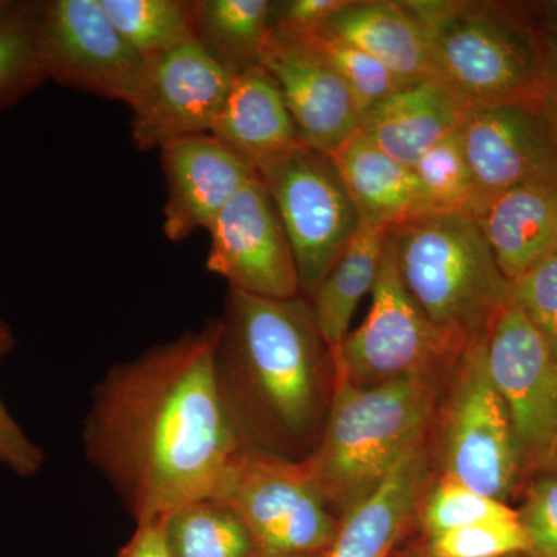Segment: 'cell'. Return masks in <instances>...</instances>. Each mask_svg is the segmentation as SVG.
<instances>
[{
	"instance_id": "6da1fadb",
	"label": "cell",
	"mask_w": 557,
	"mask_h": 557,
	"mask_svg": "<svg viewBox=\"0 0 557 557\" xmlns=\"http://www.w3.org/2000/svg\"><path fill=\"white\" fill-rule=\"evenodd\" d=\"M219 319L98 384L84 426L91 463L138 522L200 500L226 502L249 446L223 397Z\"/></svg>"
},
{
	"instance_id": "7a4b0ae2",
	"label": "cell",
	"mask_w": 557,
	"mask_h": 557,
	"mask_svg": "<svg viewBox=\"0 0 557 557\" xmlns=\"http://www.w3.org/2000/svg\"><path fill=\"white\" fill-rule=\"evenodd\" d=\"M219 321L220 386L249 448L293 460L313 450L333 362L309 300L230 289Z\"/></svg>"
},
{
	"instance_id": "3957f363",
	"label": "cell",
	"mask_w": 557,
	"mask_h": 557,
	"mask_svg": "<svg viewBox=\"0 0 557 557\" xmlns=\"http://www.w3.org/2000/svg\"><path fill=\"white\" fill-rule=\"evenodd\" d=\"M442 373L357 387L333 376L332 398L314 449L304 458L330 508L346 515L426 440Z\"/></svg>"
},
{
	"instance_id": "277c9868",
	"label": "cell",
	"mask_w": 557,
	"mask_h": 557,
	"mask_svg": "<svg viewBox=\"0 0 557 557\" xmlns=\"http://www.w3.org/2000/svg\"><path fill=\"white\" fill-rule=\"evenodd\" d=\"M435 79L467 110L549 95L547 47L527 2H412Z\"/></svg>"
},
{
	"instance_id": "5b68a950",
	"label": "cell",
	"mask_w": 557,
	"mask_h": 557,
	"mask_svg": "<svg viewBox=\"0 0 557 557\" xmlns=\"http://www.w3.org/2000/svg\"><path fill=\"white\" fill-rule=\"evenodd\" d=\"M403 284L428 321L460 350L487 335L511 300L478 219L429 212L391 230Z\"/></svg>"
},
{
	"instance_id": "8992f818",
	"label": "cell",
	"mask_w": 557,
	"mask_h": 557,
	"mask_svg": "<svg viewBox=\"0 0 557 557\" xmlns=\"http://www.w3.org/2000/svg\"><path fill=\"white\" fill-rule=\"evenodd\" d=\"M463 351L440 333L410 298L388 231L372 307L333 355V376L370 387L403 376L445 373L454 369Z\"/></svg>"
},
{
	"instance_id": "52a82bcc",
	"label": "cell",
	"mask_w": 557,
	"mask_h": 557,
	"mask_svg": "<svg viewBox=\"0 0 557 557\" xmlns=\"http://www.w3.org/2000/svg\"><path fill=\"white\" fill-rule=\"evenodd\" d=\"M258 177L269 189L287 233L300 295L309 300L350 242L361 220L332 157L300 145L265 164Z\"/></svg>"
},
{
	"instance_id": "ba28073f",
	"label": "cell",
	"mask_w": 557,
	"mask_h": 557,
	"mask_svg": "<svg viewBox=\"0 0 557 557\" xmlns=\"http://www.w3.org/2000/svg\"><path fill=\"white\" fill-rule=\"evenodd\" d=\"M485 338L471 344L453 369L443 418V475L508 504L522 479L511 418L487 372Z\"/></svg>"
},
{
	"instance_id": "9c48e42d",
	"label": "cell",
	"mask_w": 557,
	"mask_h": 557,
	"mask_svg": "<svg viewBox=\"0 0 557 557\" xmlns=\"http://www.w3.org/2000/svg\"><path fill=\"white\" fill-rule=\"evenodd\" d=\"M485 357L511 418L523 487L556 460L557 362L547 341L511 300L487 330Z\"/></svg>"
},
{
	"instance_id": "30bf717a",
	"label": "cell",
	"mask_w": 557,
	"mask_h": 557,
	"mask_svg": "<svg viewBox=\"0 0 557 557\" xmlns=\"http://www.w3.org/2000/svg\"><path fill=\"white\" fill-rule=\"evenodd\" d=\"M226 504L260 555H321L339 527L304 461L267 450L248 449Z\"/></svg>"
},
{
	"instance_id": "8fae6325",
	"label": "cell",
	"mask_w": 557,
	"mask_h": 557,
	"mask_svg": "<svg viewBox=\"0 0 557 557\" xmlns=\"http://www.w3.org/2000/svg\"><path fill=\"white\" fill-rule=\"evenodd\" d=\"M39 50L47 79L127 106L146 67L101 0H42Z\"/></svg>"
},
{
	"instance_id": "7c38bea8",
	"label": "cell",
	"mask_w": 557,
	"mask_h": 557,
	"mask_svg": "<svg viewBox=\"0 0 557 557\" xmlns=\"http://www.w3.org/2000/svg\"><path fill=\"white\" fill-rule=\"evenodd\" d=\"M458 135L474 185V215L516 186L557 180V121L549 95L468 110Z\"/></svg>"
},
{
	"instance_id": "4fadbf2b",
	"label": "cell",
	"mask_w": 557,
	"mask_h": 557,
	"mask_svg": "<svg viewBox=\"0 0 557 557\" xmlns=\"http://www.w3.org/2000/svg\"><path fill=\"white\" fill-rule=\"evenodd\" d=\"M234 76L196 40L146 60L132 110V141L139 152L175 139L211 134Z\"/></svg>"
},
{
	"instance_id": "5bb4252c",
	"label": "cell",
	"mask_w": 557,
	"mask_h": 557,
	"mask_svg": "<svg viewBox=\"0 0 557 557\" xmlns=\"http://www.w3.org/2000/svg\"><path fill=\"white\" fill-rule=\"evenodd\" d=\"M208 233L207 269L225 278L230 289L265 299L302 296L287 233L262 180L248 182Z\"/></svg>"
},
{
	"instance_id": "9a60e30c",
	"label": "cell",
	"mask_w": 557,
	"mask_h": 557,
	"mask_svg": "<svg viewBox=\"0 0 557 557\" xmlns=\"http://www.w3.org/2000/svg\"><path fill=\"white\" fill-rule=\"evenodd\" d=\"M260 65L276 81L300 138L332 156L361 126V115L339 73L299 33L271 28Z\"/></svg>"
},
{
	"instance_id": "2e32d148",
	"label": "cell",
	"mask_w": 557,
	"mask_h": 557,
	"mask_svg": "<svg viewBox=\"0 0 557 557\" xmlns=\"http://www.w3.org/2000/svg\"><path fill=\"white\" fill-rule=\"evenodd\" d=\"M160 160L168 186L163 233L174 244L208 231L228 201L258 177L211 134L168 143Z\"/></svg>"
},
{
	"instance_id": "e0dca14e",
	"label": "cell",
	"mask_w": 557,
	"mask_h": 557,
	"mask_svg": "<svg viewBox=\"0 0 557 557\" xmlns=\"http://www.w3.org/2000/svg\"><path fill=\"white\" fill-rule=\"evenodd\" d=\"M319 27L375 58L403 86L435 79L431 36L412 2L350 0Z\"/></svg>"
},
{
	"instance_id": "ac0fdd59",
	"label": "cell",
	"mask_w": 557,
	"mask_h": 557,
	"mask_svg": "<svg viewBox=\"0 0 557 557\" xmlns=\"http://www.w3.org/2000/svg\"><path fill=\"white\" fill-rule=\"evenodd\" d=\"M211 135L256 174L288 150L306 145L276 81L263 65L234 78Z\"/></svg>"
},
{
	"instance_id": "d6986e66",
	"label": "cell",
	"mask_w": 557,
	"mask_h": 557,
	"mask_svg": "<svg viewBox=\"0 0 557 557\" xmlns=\"http://www.w3.org/2000/svg\"><path fill=\"white\" fill-rule=\"evenodd\" d=\"M426 440L394 468L357 507L341 516L338 531L321 557H391L426 491Z\"/></svg>"
},
{
	"instance_id": "ffe728a7",
	"label": "cell",
	"mask_w": 557,
	"mask_h": 557,
	"mask_svg": "<svg viewBox=\"0 0 557 557\" xmlns=\"http://www.w3.org/2000/svg\"><path fill=\"white\" fill-rule=\"evenodd\" d=\"M467 112L438 79L421 81L366 113L359 134L412 170L428 150L460 129Z\"/></svg>"
},
{
	"instance_id": "44dd1931",
	"label": "cell",
	"mask_w": 557,
	"mask_h": 557,
	"mask_svg": "<svg viewBox=\"0 0 557 557\" xmlns=\"http://www.w3.org/2000/svg\"><path fill=\"white\" fill-rule=\"evenodd\" d=\"M474 218L498 269L512 284L557 248V180L516 186Z\"/></svg>"
},
{
	"instance_id": "7402d4cb",
	"label": "cell",
	"mask_w": 557,
	"mask_h": 557,
	"mask_svg": "<svg viewBox=\"0 0 557 557\" xmlns=\"http://www.w3.org/2000/svg\"><path fill=\"white\" fill-rule=\"evenodd\" d=\"M330 157L361 225L391 231L432 212L416 172L381 152L359 132Z\"/></svg>"
},
{
	"instance_id": "603a6c76",
	"label": "cell",
	"mask_w": 557,
	"mask_h": 557,
	"mask_svg": "<svg viewBox=\"0 0 557 557\" xmlns=\"http://www.w3.org/2000/svg\"><path fill=\"white\" fill-rule=\"evenodd\" d=\"M194 40L236 78L260 65L273 28L271 0H188Z\"/></svg>"
},
{
	"instance_id": "cb8c5ba5",
	"label": "cell",
	"mask_w": 557,
	"mask_h": 557,
	"mask_svg": "<svg viewBox=\"0 0 557 557\" xmlns=\"http://www.w3.org/2000/svg\"><path fill=\"white\" fill-rule=\"evenodd\" d=\"M387 233L368 225L359 226L357 236L309 299L332 357L346 339L359 302L375 288Z\"/></svg>"
},
{
	"instance_id": "d4e9b609",
	"label": "cell",
	"mask_w": 557,
	"mask_h": 557,
	"mask_svg": "<svg viewBox=\"0 0 557 557\" xmlns=\"http://www.w3.org/2000/svg\"><path fill=\"white\" fill-rule=\"evenodd\" d=\"M42 0H0V110L47 83L39 50Z\"/></svg>"
},
{
	"instance_id": "484cf974",
	"label": "cell",
	"mask_w": 557,
	"mask_h": 557,
	"mask_svg": "<svg viewBox=\"0 0 557 557\" xmlns=\"http://www.w3.org/2000/svg\"><path fill=\"white\" fill-rule=\"evenodd\" d=\"M172 557H251L255 544L244 520L222 500H200L166 518Z\"/></svg>"
},
{
	"instance_id": "4316f807",
	"label": "cell",
	"mask_w": 557,
	"mask_h": 557,
	"mask_svg": "<svg viewBox=\"0 0 557 557\" xmlns=\"http://www.w3.org/2000/svg\"><path fill=\"white\" fill-rule=\"evenodd\" d=\"M101 5L145 60L194 40L188 0H101Z\"/></svg>"
},
{
	"instance_id": "83f0119b",
	"label": "cell",
	"mask_w": 557,
	"mask_h": 557,
	"mask_svg": "<svg viewBox=\"0 0 557 557\" xmlns=\"http://www.w3.org/2000/svg\"><path fill=\"white\" fill-rule=\"evenodd\" d=\"M426 491L417 512L428 537L478 523L519 518L518 509L505 502L483 496L446 475Z\"/></svg>"
},
{
	"instance_id": "f1b7e54d",
	"label": "cell",
	"mask_w": 557,
	"mask_h": 557,
	"mask_svg": "<svg viewBox=\"0 0 557 557\" xmlns=\"http://www.w3.org/2000/svg\"><path fill=\"white\" fill-rule=\"evenodd\" d=\"M299 33L333 65L354 95L359 115H366L373 108L401 89V83L380 61L357 49L346 40L336 38L324 28L317 27Z\"/></svg>"
},
{
	"instance_id": "f546056e",
	"label": "cell",
	"mask_w": 557,
	"mask_h": 557,
	"mask_svg": "<svg viewBox=\"0 0 557 557\" xmlns=\"http://www.w3.org/2000/svg\"><path fill=\"white\" fill-rule=\"evenodd\" d=\"M412 171L432 212L474 215V185L458 132L428 150Z\"/></svg>"
},
{
	"instance_id": "4dcf8cb0",
	"label": "cell",
	"mask_w": 557,
	"mask_h": 557,
	"mask_svg": "<svg viewBox=\"0 0 557 557\" xmlns=\"http://www.w3.org/2000/svg\"><path fill=\"white\" fill-rule=\"evenodd\" d=\"M530 549L519 518L478 523L429 536L424 552L431 557H519Z\"/></svg>"
},
{
	"instance_id": "1f68e13d",
	"label": "cell",
	"mask_w": 557,
	"mask_h": 557,
	"mask_svg": "<svg viewBox=\"0 0 557 557\" xmlns=\"http://www.w3.org/2000/svg\"><path fill=\"white\" fill-rule=\"evenodd\" d=\"M511 302L544 336L557 362V248L512 282Z\"/></svg>"
},
{
	"instance_id": "d6a6232c",
	"label": "cell",
	"mask_w": 557,
	"mask_h": 557,
	"mask_svg": "<svg viewBox=\"0 0 557 557\" xmlns=\"http://www.w3.org/2000/svg\"><path fill=\"white\" fill-rule=\"evenodd\" d=\"M522 490V507L518 515L530 549L519 557H557V474L536 475Z\"/></svg>"
},
{
	"instance_id": "836d02e7",
	"label": "cell",
	"mask_w": 557,
	"mask_h": 557,
	"mask_svg": "<svg viewBox=\"0 0 557 557\" xmlns=\"http://www.w3.org/2000/svg\"><path fill=\"white\" fill-rule=\"evenodd\" d=\"M14 347L13 339H0V361ZM44 450L28 438L0 398V465L20 478H33L42 468Z\"/></svg>"
},
{
	"instance_id": "e575fe53",
	"label": "cell",
	"mask_w": 557,
	"mask_h": 557,
	"mask_svg": "<svg viewBox=\"0 0 557 557\" xmlns=\"http://www.w3.org/2000/svg\"><path fill=\"white\" fill-rule=\"evenodd\" d=\"M350 0H285L274 2L273 28L302 32L325 24Z\"/></svg>"
},
{
	"instance_id": "d590c367",
	"label": "cell",
	"mask_w": 557,
	"mask_h": 557,
	"mask_svg": "<svg viewBox=\"0 0 557 557\" xmlns=\"http://www.w3.org/2000/svg\"><path fill=\"white\" fill-rule=\"evenodd\" d=\"M527 7L547 47L549 100L557 121V2H527Z\"/></svg>"
},
{
	"instance_id": "8d00e7d4",
	"label": "cell",
	"mask_w": 557,
	"mask_h": 557,
	"mask_svg": "<svg viewBox=\"0 0 557 557\" xmlns=\"http://www.w3.org/2000/svg\"><path fill=\"white\" fill-rule=\"evenodd\" d=\"M119 557H172L166 541V518L137 523V531Z\"/></svg>"
},
{
	"instance_id": "74e56055",
	"label": "cell",
	"mask_w": 557,
	"mask_h": 557,
	"mask_svg": "<svg viewBox=\"0 0 557 557\" xmlns=\"http://www.w3.org/2000/svg\"><path fill=\"white\" fill-rule=\"evenodd\" d=\"M0 339H13V333L2 319H0Z\"/></svg>"
},
{
	"instance_id": "f35d334b",
	"label": "cell",
	"mask_w": 557,
	"mask_h": 557,
	"mask_svg": "<svg viewBox=\"0 0 557 557\" xmlns=\"http://www.w3.org/2000/svg\"><path fill=\"white\" fill-rule=\"evenodd\" d=\"M399 557H431L428 555L426 552H424V548L421 549V552H408L405 553V555H401Z\"/></svg>"
},
{
	"instance_id": "ab89813d",
	"label": "cell",
	"mask_w": 557,
	"mask_h": 557,
	"mask_svg": "<svg viewBox=\"0 0 557 557\" xmlns=\"http://www.w3.org/2000/svg\"><path fill=\"white\" fill-rule=\"evenodd\" d=\"M251 557H321V555H300V556H278V555H260V553H255Z\"/></svg>"
},
{
	"instance_id": "60d3db41",
	"label": "cell",
	"mask_w": 557,
	"mask_h": 557,
	"mask_svg": "<svg viewBox=\"0 0 557 557\" xmlns=\"http://www.w3.org/2000/svg\"><path fill=\"white\" fill-rule=\"evenodd\" d=\"M548 472H555V474H557V456H556L555 463H553V467H552V469H549Z\"/></svg>"
}]
</instances>
